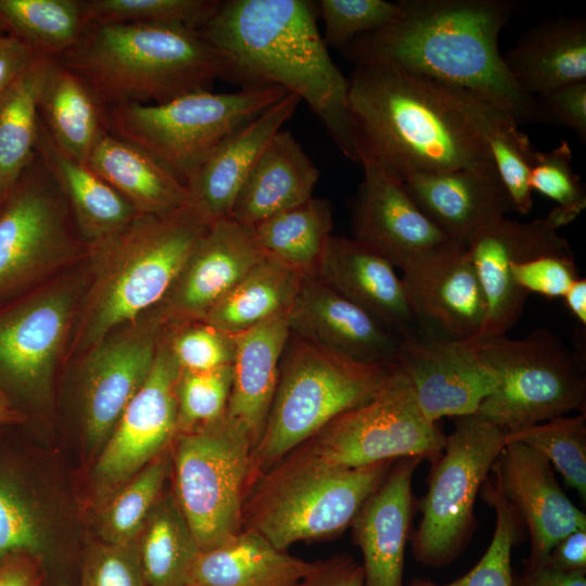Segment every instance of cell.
Returning a JSON list of instances; mask_svg holds the SVG:
<instances>
[{
    "label": "cell",
    "instance_id": "cell-1",
    "mask_svg": "<svg viewBox=\"0 0 586 586\" xmlns=\"http://www.w3.org/2000/svg\"><path fill=\"white\" fill-rule=\"evenodd\" d=\"M348 109L359 164L413 174L495 169L486 137L512 119L483 97L398 67L357 65Z\"/></svg>",
    "mask_w": 586,
    "mask_h": 586
},
{
    "label": "cell",
    "instance_id": "cell-2",
    "mask_svg": "<svg viewBox=\"0 0 586 586\" xmlns=\"http://www.w3.org/2000/svg\"><path fill=\"white\" fill-rule=\"evenodd\" d=\"M402 14L341 49L355 66L398 67L474 92L514 122H539L536 98L510 76L498 38L520 8L514 0H399Z\"/></svg>",
    "mask_w": 586,
    "mask_h": 586
},
{
    "label": "cell",
    "instance_id": "cell-3",
    "mask_svg": "<svg viewBox=\"0 0 586 586\" xmlns=\"http://www.w3.org/2000/svg\"><path fill=\"white\" fill-rule=\"evenodd\" d=\"M224 58L227 79L278 86L319 119L342 154L359 163L348 109L349 82L333 62L307 0H227L198 30Z\"/></svg>",
    "mask_w": 586,
    "mask_h": 586
},
{
    "label": "cell",
    "instance_id": "cell-4",
    "mask_svg": "<svg viewBox=\"0 0 586 586\" xmlns=\"http://www.w3.org/2000/svg\"><path fill=\"white\" fill-rule=\"evenodd\" d=\"M56 60L105 109L164 103L209 90L228 74L221 54L198 30L181 26L88 25L77 44Z\"/></svg>",
    "mask_w": 586,
    "mask_h": 586
},
{
    "label": "cell",
    "instance_id": "cell-5",
    "mask_svg": "<svg viewBox=\"0 0 586 586\" xmlns=\"http://www.w3.org/2000/svg\"><path fill=\"white\" fill-rule=\"evenodd\" d=\"M208 226L188 205L166 216L138 215L89 246L91 284L72 352L90 351L117 327L155 309Z\"/></svg>",
    "mask_w": 586,
    "mask_h": 586
},
{
    "label": "cell",
    "instance_id": "cell-6",
    "mask_svg": "<svg viewBox=\"0 0 586 586\" xmlns=\"http://www.w3.org/2000/svg\"><path fill=\"white\" fill-rule=\"evenodd\" d=\"M395 461L343 469L296 448L256 477L244 501L242 528L280 550L340 535Z\"/></svg>",
    "mask_w": 586,
    "mask_h": 586
},
{
    "label": "cell",
    "instance_id": "cell-7",
    "mask_svg": "<svg viewBox=\"0 0 586 586\" xmlns=\"http://www.w3.org/2000/svg\"><path fill=\"white\" fill-rule=\"evenodd\" d=\"M392 366L357 361L290 333L270 411L251 451L252 484L334 418L372 398Z\"/></svg>",
    "mask_w": 586,
    "mask_h": 586
},
{
    "label": "cell",
    "instance_id": "cell-8",
    "mask_svg": "<svg viewBox=\"0 0 586 586\" xmlns=\"http://www.w3.org/2000/svg\"><path fill=\"white\" fill-rule=\"evenodd\" d=\"M286 93L265 85L111 106L105 109L106 130L150 153L186 184L228 136Z\"/></svg>",
    "mask_w": 586,
    "mask_h": 586
},
{
    "label": "cell",
    "instance_id": "cell-9",
    "mask_svg": "<svg viewBox=\"0 0 586 586\" xmlns=\"http://www.w3.org/2000/svg\"><path fill=\"white\" fill-rule=\"evenodd\" d=\"M442 454L431 466L419 500L421 519L411 533L415 560L429 568L455 562L477 527L474 505L505 446L506 431L479 413L454 418Z\"/></svg>",
    "mask_w": 586,
    "mask_h": 586
},
{
    "label": "cell",
    "instance_id": "cell-10",
    "mask_svg": "<svg viewBox=\"0 0 586 586\" xmlns=\"http://www.w3.org/2000/svg\"><path fill=\"white\" fill-rule=\"evenodd\" d=\"M473 340L499 380L477 411L489 422L509 432L572 410L585 412L584 359L547 328L518 340L506 335Z\"/></svg>",
    "mask_w": 586,
    "mask_h": 586
},
{
    "label": "cell",
    "instance_id": "cell-11",
    "mask_svg": "<svg viewBox=\"0 0 586 586\" xmlns=\"http://www.w3.org/2000/svg\"><path fill=\"white\" fill-rule=\"evenodd\" d=\"M252 443L226 413L179 432L174 441V495L201 551L215 548L242 530L251 480Z\"/></svg>",
    "mask_w": 586,
    "mask_h": 586
},
{
    "label": "cell",
    "instance_id": "cell-12",
    "mask_svg": "<svg viewBox=\"0 0 586 586\" xmlns=\"http://www.w3.org/2000/svg\"><path fill=\"white\" fill-rule=\"evenodd\" d=\"M445 442L446 435L424 417L408 379L394 364L372 398L334 418L297 449L352 469L407 457L433 462Z\"/></svg>",
    "mask_w": 586,
    "mask_h": 586
},
{
    "label": "cell",
    "instance_id": "cell-13",
    "mask_svg": "<svg viewBox=\"0 0 586 586\" xmlns=\"http://www.w3.org/2000/svg\"><path fill=\"white\" fill-rule=\"evenodd\" d=\"M89 246L36 153L0 207V305Z\"/></svg>",
    "mask_w": 586,
    "mask_h": 586
},
{
    "label": "cell",
    "instance_id": "cell-14",
    "mask_svg": "<svg viewBox=\"0 0 586 586\" xmlns=\"http://www.w3.org/2000/svg\"><path fill=\"white\" fill-rule=\"evenodd\" d=\"M565 225L553 207L544 218L530 221L497 217L466 239L487 305L485 324L476 337L505 335L523 313L528 294L514 284L511 264L545 255L574 256L568 240L558 233Z\"/></svg>",
    "mask_w": 586,
    "mask_h": 586
},
{
    "label": "cell",
    "instance_id": "cell-15",
    "mask_svg": "<svg viewBox=\"0 0 586 586\" xmlns=\"http://www.w3.org/2000/svg\"><path fill=\"white\" fill-rule=\"evenodd\" d=\"M180 372L165 330L146 380L102 447L94 467L102 487H120L174 443Z\"/></svg>",
    "mask_w": 586,
    "mask_h": 586
},
{
    "label": "cell",
    "instance_id": "cell-16",
    "mask_svg": "<svg viewBox=\"0 0 586 586\" xmlns=\"http://www.w3.org/2000/svg\"><path fill=\"white\" fill-rule=\"evenodd\" d=\"M395 365L408 379L422 413L434 423L444 417L477 413L499 384L473 339L424 333L404 337Z\"/></svg>",
    "mask_w": 586,
    "mask_h": 586
},
{
    "label": "cell",
    "instance_id": "cell-17",
    "mask_svg": "<svg viewBox=\"0 0 586 586\" xmlns=\"http://www.w3.org/2000/svg\"><path fill=\"white\" fill-rule=\"evenodd\" d=\"M360 165L364 178L351 202L354 238L380 252L403 273L460 241L445 234L384 168L369 160Z\"/></svg>",
    "mask_w": 586,
    "mask_h": 586
},
{
    "label": "cell",
    "instance_id": "cell-18",
    "mask_svg": "<svg viewBox=\"0 0 586 586\" xmlns=\"http://www.w3.org/2000/svg\"><path fill=\"white\" fill-rule=\"evenodd\" d=\"M158 313L111 333L88 351L84 368L82 420L91 448L103 447L129 402L146 380L166 330Z\"/></svg>",
    "mask_w": 586,
    "mask_h": 586
},
{
    "label": "cell",
    "instance_id": "cell-19",
    "mask_svg": "<svg viewBox=\"0 0 586 586\" xmlns=\"http://www.w3.org/2000/svg\"><path fill=\"white\" fill-rule=\"evenodd\" d=\"M74 293L53 289L0 305V383L36 395L46 390L68 335Z\"/></svg>",
    "mask_w": 586,
    "mask_h": 586
},
{
    "label": "cell",
    "instance_id": "cell-20",
    "mask_svg": "<svg viewBox=\"0 0 586 586\" xmlns=\"http://www.w3.org/2000/svg\"><path fill=\"white\" fill-rule=\"evenodd\" d=\"M491 470L492 482L530 535L523 572L544 566L559 540L586 528V514L569 499L550 462L538 451L519 442L506 443Z\"/></svg>",
    "mask_w": 586,
    "mask_h": 586
},
{
    "label": "cell",
    "instance_id": "cell-21",
    "mask_svg": "<svg viewBox=\"0 0 586 586\" xmlns=\"http://www.w3.org/2000/svg\"><path fill=\"white\" fill-rule=\"evenodd\" d=\"M264 258L253 227L219 219L207 227L155 310L166 327L202 320Z\"/></svg>",
    "mask_w": 586,
    "mask_h": 586
},
{
    "label": "cell",
    "instance_id": "cell-22",
    "mask_svg": "<svg viewBox=\"0 0 586 586\" xmlns=\"http://www.w3.org/2000/svg\"><path fill=\"white\" fill-rule=\"evenodd\" d=\"M290 333L351 359L391 366L400 337L318 277L304 278L288 310Z\"/></svg>",
    "mask_w": 586,
    "mask_h": 586
},
{
    "label": "cell",
    "instance_id": "cell-23",
    "mask_svg": "<svg viewBox=\"0 0 586 586\" xmlns=\"http://www.w3.org/2000/svg\"><path fill=\"white\" fill-rule=\"evenodd\" d=\"M402 281L422 333L466 341L482 332L487 305L464 241L403 273Z\"/></svg>",
    "mask_w": 586,
    "mask_h": 586
},
{
    "label": "cell",
    "instance_id": "cell-24",
    "mask_svg": "<svg viewBox=\"0 0 586 586\" xmlns=\"http://www.w3.org/2000/svg\"><path fill=\"white\" fill-rule=\"evenodd\" d=\"M316 277L400 339L422 333L395 266L367 243L331 235Z\"/></svg>",
    "mask_w": 586,
    "mask_h": 586
},
{
    "label": "cell",
    "instance_id": "cell-25",
    "mask_svg": "<svg viewBox=\"0 0 586 586\" xmlns=\"http://www.w3.org/2000/svg\"><path fill=\"white\" fill-rule=\"evenodd\" d=\"M421 461L397 459L352 523L353 540L362 556L364 586H404L415 508L412 477Z\"/></svg>",
    "mask_w": 586,
    "mask_h": 586
},
{
    "label": "cell",
    "instance_id": "cell-26",
    "mask_svg": "<svg viewBox=\"0 0 586 586\" xmlns=\"http://www.w3.org/2000/svg\"><path fill=\"white\" fill-rule=\"evenodd\" d=\"M300 102L288 92L228 136L188 180L189 206L206 224L230 216L253 166Z\"/></svg>",
    "mask_w": 586,
    "mask_h": 586
},
{
    "label": "cell",
    "instance_id": "cell-27",
    "mask_svg": "<svg viewBox=\"0 0 586 586\" xmlns=\"http://www.w3.org/2000/svg\"><path fill=\"white\" fill-rule=\"evenodd\" d=\"M400 182L418 207L456 240L466 241L480 227L513 211L496 169L413 174Z\"/></svg>",
    "mask_w": 586,
    "mask_h": 586
},
{
    "label": "cell",
    "instance_id": "cell-28",
    "mask_svg": "<svg viewBox=\"0 0 586 586\" xmlns=\"http://www.w3.org/2000/svg\"><path fill=\"white\" fill-rule=\"evenodd\" d=\"M288 310L234 335L233 379L226 415L246 432L252 447L264 431L276 393L290 336Z\"/></svg>",
    "mask_w": 586,
    "mask_h": 586
},
{
    "label": "cell",
    "instance_id": "cell-29",
    "mask_svg": "<svg viewBox=\"0 0 586 586\" xmlns=\"http://www.w3.org/2000/svg\"><path fill=\"white\" fill-rule=\"evenodd\" d=\"M502 59L515 84L534 98L586 81V18H545L527 28Z\"/></svg>",
    "mask_w": 586,
    "mask_h": 586
},
{
    "label": "cell",
    "instance_id": "cell-30",
    "mask_svg": "<svg viewBox=\"0 0 586 586\" xmlns=\"http://www.w3.org/2000/svg\"><path fill=\"white\" fill-rule=\"evenodd\" d=\"M318 180L311 158L290 130L281 129L246 177L229 217L254 227L311 199Z\"/></svg>",
    "mask_w": 586,
    "mask_h": 586
},
{
    "label": "cell",
    "instance_id": "cell-31",
    "mask_svg": "<svg viewBox=\"0 0 586 586\" xmlns=\"http://www.w3.org/2000/svg\"><path fill=\"white\" fill-rule=\"evenodd\" d=\"M36 153L58 183L88 246L117 233L139 215L87 163L62 151L48 133L40 117Z\"/></svg>",
    "mask_w": 586,
    "mask_h": 586
},
{
    "label": "cell",
    "instance_id": "cell-32",
    "mask_svg": "<svg viewBox=\"0 0 586 586\" xmlns=\"http://www.w3.org/2000/svg\"><path fill=\"white\" fill-rule=\"evenodd\" d=\"M86 163L139 215L166 216L189 205L188 188L181 180L150 153L110 132Z\"/></svg>",
    "mask_w": 586,
    "mask_h": 586
},
{
    "label": "cell",
    "instance_id": "cell-33",
    "mask_svg": "<svg viewBox=\"0 0 586 586\" xmlns=\"http://www.w3.org/2000/svg\"><path fill=\"white\" fill-rule=\"evenodd\" d=\"M314 564L242 528L228 542L201 551L192 586H295Z\"/></svg>",
    "mask_w": 586,
    "mask_h": 586
},
{
    "label": "cell",
    "instance_id": "cell-34",
    "mask_svg": "<svg viewBox=\"0 0 586 586\" xmlns=\"http://www.w3.org/2000/svg\"><path fill=\"white\" fill-rule=\"evenodd\" d=\"M38 111L56 145L80 162H87L107 132L104 105L79 76L53 58L44 73Z\"/></svg>",
    "mask_w": 586,
    "mask_h": 586
},
{
    "label": "cell",
    "instance_id": "cell-35",
    "mask_svg": "<svg viewBox=\"0 0 586 586\" xmlns=\"http://www.w3.org/2000/svg\"><path fill=\"white\" fill-rule=\"evenodd\" d=\"M332 229L330 201L314 196L253 227L264 255L302 278L316 277Z\"/></svg>",
    "mask_w": 586,
    "mask_h": 586
},
{
    "label": "cell",
    "instance_id": "cell-36",
    "mask_svg": "<svg viewBox=\"0 0 586 586\" xmlns=\"http://www.w3.org/2000/svg\"><path fill=\"white\" fill-rule=\"evenodd\" d=\"M137 543L148 586H192L201 549L174 493L163 492Z\"/></svg>",
    "mask_w": 586,
    "mask_h": 586
},
{
    "label": "cell",
    "instance_id": "cell-37",
    "mask_svg": "<svg viewBox=\"0 0 586 586\" xmlns=\"http://www.w3.org/2000/svg\"><path fill=\"white\" fill-rule=\"evenodd\" d=\"M303 279L265 256L209 309L202 321L235 335L288 310Z\"/></svg>",
    "mask_w": 586,
    "mask_h": 586
},
{
    "label": "cell",
    "instance_id": "cell-38",
    "mask_svg": "<svg viewBox=\"0 0 586 586\" xmlns=\"http://www.w3.org/2000/svg\"><path fill=\"white\" fill-rule=\"evenodd\" d=\"M51 56L37 53L0 97V183L13 186L36 154L38 102Z\"/></svg>",
    "mask_w": 586,
    "mask_h": 586
},
{
    "label": "cell",
    "instance_id": "cell-39",
    "mask_svg": "<svg viewBox=\"0 0 586 586\" xmlns=\"http://www.w3.org/2000/svg\"><path fill=\"white\" fill-rule=\"evenodd\" d=\"M8 31L38 53L58 59L88 26L82 0H0Z\"/></svg>",
    "mask_w": 586,
    "mask_h": 586
},
{
    "label": "cell",
    "instance_id": "cell-40",
    "mask_svg": "<svg viewBox=\"0 0 586 586\" xmlns=\"http://www.w3.org/2000/svg\"><path fill=\"white\" fill-rule=\"evenodd\" d=\"M170 472L171 456L166 450L118 487L100 515L102 542L127 544L137 540Z\"/></svg>",
    "mask_w": 586,
    "mask_h": 586
},
{
    "label": "cell",
    "instance_id": "cell-41",
    "mask_svg": "<svg viewBox=\"0 0 586 586\" xmlns=\"http://www.w3.org/2000/svg\"><path fill=\"white\" fill-rule=\"evenodd\" d=\"M522 443L543 455L565 485L586 500V413L560 416L506 432L505 444Z\"/></svg>",
    "mask_w": 586,
    "mask_h": 586
},
{
    "label": "cell",
    "instance_id": "cell-42",
    "mask_svg": "<svg viewBox=\"0 0 586 586\" xmlns=\"http://www.w3.org/2000/svg\"><path fill=\"white\" fill-rule=\"evenodd\" d=\"M482 499L496 514V524L487 550L461 577L445 584L413 578L409 586H513L511 553L524 536V526L513 507L488 477L480 489Z\"/></svg>",
    "mask_w": 586,
    "mask_h": 586
},
{
    "label": "cell",
    "instance_id": "cell-43",
    "mask_svg": "<svg viewBox=\"0 0 586 586\" xmlns=\"http://www.w3.org/2000/svg\"><path fill=\"white\" fill-rule=\"evenodd\" d=\"M219 0H82L88 25L181 26L199 30Z\"/></svg>",
    "mask_w": 586,
    "mask_h": 586
},
{
    "label": "cell",
    "instance_id": "cell-44",
    "mask_svg": "<svg viewBox=\"0 0 586 586\" xmlns=\"http://www.w3.org/2000/svg\"><path fill=\"white\" fill-rule=\"evenodd\" d=\"M496 173L504 184L513 211L526 215L533 207L530 186L531 162L535 149L520 126L509 119L486 137Z\"/></svg>",
    "mask_w": 586,
    "mask_h": 586
},
{
    "label": "cell",
    "instance_id": "cell-45",
    "mask_svg": "<svg viewBox=\"0 0 586 586\" xmlns=\"http://www.w3.org/2000/svg\"><path fill=\"white\" fill-rule=\"evenodd\" d=\"M232 365L180 372L178 397V433L214 422L225 413L232 387Z\"/></svg>",
    "mask_w": 586,
    "mask_h": 586
},
{
    "label": "cell",
    "instance_id": "cell-46",
    "mask_svg": "<svg viewBox=\"0 0 586 586\" xmlns=\"http://www.w3.org/2000/svg\"><path fill=\"white\" fill-rule=\"evenodd\" d=\"M317 15L323 21L327 46L342 49L352 40L394 22L400 14L399 2L385 0H320Z\"/></svg>",
    "mask_w": 586,
    "mask_h": 586
},
{
    "label": "cell",
    "instance_id": "cell-47",
    "mask_svg": "<svg viewBox=\"0 0 586 586\" xmlns=\"http://www.w3.org/2000/svg\"><path fill=\"white\" fill-rule=\"evenodd\" d=\"M43 548L37 511L17 483L0 469V561L16 552L39 558Z\"/></svg>",
    "mask_w": 586,
    "mask_h": 586
},
{
    "label": "cell",
    "instance_id": "cell-48",
    "mask_svg": "<svg viewBox=\"0 0 586 586\" xmlns=\"http://www.w3.org/2000/svg\"><path fill=\"white\" fill-rule=\"evenodd\" d=\"M530 186L575 218L586 207L585 188L573 169L572 151L565 140L550 151H534Z\"/></svg>",
    "mask_w": 586,
    "mask_h": 586
},
{
    "label": "cell",
    "instance_id": "cell-49",
    "mask_svg": "<svg viewBox=\"0 0 586 586\" xmlns=\"http://www.w3.org/2000/svg\"><path fill=\"white\" fill-rule=\"evenodd\" d=\"M166 329L168 345L182 370L203 371L232 365L234 335L205 321L188 322Z\"/></svg>",
    "mask_w": 586,
    "mask_h": 586
},
{
    "label": "cell",
    "instance_id": "cell-50",
    "mask_svg": "<svg viewBox=\"0 0 586 586\" xmlns=\"http://www.w3.org/2000/svg\"><path fill=\"white\" fill-rule=\"evenodd\" d=\"M80 586H148L137 540L101 542L89 547L82 561Z\"/></svg>",
    "mask_w": 586,
    "mask_h": 586
},
{
    "label": "cell",
    "instance_id": "cell-51",
    "mask_svg": "<svg viewBox=\"0 0 586 586\" xmlns=\"http://www.w3.org/2000/svg\"><path fill=\"white\" fill-rule=\"evenodd\" d=\"M514 284L527 294L563 297L579 278L574 256L545 255L509 267Z\"/></svg>",
    "mask_w": 586,
    "mask_h": 586
},
{
    "label": "cell",
    "instance_id": "cell-52",
    "mask_svg": "<svg viewBox=\"0 0 586 586\" xmlns=\"http://www.w3.org/2000/svg\"><path fill=\"white\" fill-rule=\"evenodd\" d=\"M536 100L539 122L574 130L586 142V81L561 87Z\"/></svg>",
    "mask_w": 586,
    "mask_h": 586
},
{
    "label": "cell",
    "instance_id": "cell-53",
    "mask_svg": "<svg viewBox=\"0 0 586 586\" xmlns=\"http://www.w3.org/2000/svg\"><path fill=\"white\" fill-rule=\"evenodd\" d=\"M295 586H364L361 564L347 553L315 561L313 569Z\"/></svg>",
    "mask_w": 586,
    "mask_h": 586
},
{
    "label": "cell",
    "instance_id": "cell-54",
    "mask_svg": "<svg viewBox=\"0 0 586 586\" xmlns=\"http://www.w3.org/2000/svg\"><path fill=\"white\" fill-rule=\"evenodd\" d=\"M544 566L563 573H586V528L576 530L559 540Z\"/></svg>",
    "mask_w": 586,
    "mask_h": 586
},
{
    "label": "cell",
    "instance_id": "cell-55",
    "mask_svg": "<svg viewBox=\"0 0 586 586\" xmlns=\"http://www.w3.org/2000/svg\"><path fill=\"white\" fill-rule=\"evenodd\" d=\"M37 53L10 33L0 36V97L27 68Z\"/></svg>",
    "mask_w": 586,
    "mask_h": 586
},
{
    "label": "cell",
    "instance_id": "cell-56",
    "mask_svg": "<svg viewBox=\"0 0 586 586\" xmlns=\"http://www.w3.org/2000/svg\"><path fill=\"white\" fill-rule=\"evenodd\" d=\"M41 581L38 557L16 552L0 561V586H40Z\"/></svg>",
    "mask_w": 586,
    "mask_h": 586
},
{
    "label": "cell",
    "instance_id": "cell-57",
    "mask_svg": "<svg viewBox=\"0 0 586 586\" xmlns=\"http://www.w3.org/2000/svg\"><path fill=\"white\" fill-rule=\"evenodd\" d=\"M513 586H586V573H563L547 566L513 574Z\"/></svg>",
    "mask_w": 586,
    "mask_h": 586
},
{
    "label": "cell",
    "instance_id": "cell-58",
    "mask_svg": "<svg viewBox=\"0 0 586 586\" xmlns=\"http://www.w3.org/2000/svg\"><path fill=\"white\" fill-rule=\"evenodd\" d=\"M565 307L583 328L586 326V280L578 278L562 297Z\"/></svg>",
    "mask_w": 586,
    "mask_h": 586
},
{
    "label": "cell",
    "instance_id": "cell-59",
    "mask_svg": "<svg viewBox=\"0 0 586 586\" xmlns=\"http://www.w3.org/2000/svg\"><path fill=\"white\" fill-rule=\"evenodd\" d=\"M23 420V413L17 410L10 397L0 390V424H12Z\"/></svg>",
    "mask_w": 586,
    "mask_h": 586
},
{
    "label": "cell",
    "instance_id": "cell-60",
    "mask_svg": "<svg viewBox=\"0 0 586 586\" xmlns=\"http://www.w3.org/2000/svg\"><path fill=\"white\" fill-rule=\"evenodd\" d=\"M11 188H12V186L9 187V186L0 183V207H1L2 203L4 202L9 191L11 190Z\"/></svg>",
    "mask_w": 586,
    "mask_h": 586
},
{
    "label": "cell",
    "instance_id": "cell-61",
    "mask_svg": "<svg viewBox=\"0 0 586 586\" xmlns=\"http://www.w3.org/2000/svg\"><path fill=\"white\" fill-rule=\"evenodd\" d=\"M8 33H9V31H8V27H7V25H5L4 21H3V18H2L1 15H0V36H1V35H4V34H8Z\"/></svg>",
    "mask_w": 586,
    "mask_h": 586
}]
</instances>
